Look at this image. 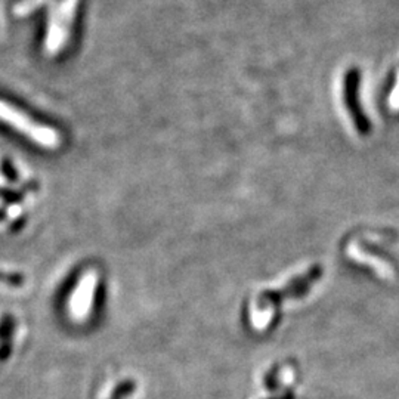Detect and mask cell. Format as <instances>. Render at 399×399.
Returning <instances> with one entry per match:
<instances>
[{
  "label": "cell",
  "mask_w": 399,
  "mask_h": 399,
  "mask_svg": "<svg viewBox=\"0 0 399 399\" xmlns=\"http://www.w3.org/2000/svg\"><path fill=\"white\" fill-rule=\"evenodd\" d=\"M357 89H358V73L357 71H350L346 77V83H345V97H346V107L349 109V113L352 114L358 129L361 132L367 131L369 124H365V119L361 114V109L358 107L357 102Z\"/></svg>",
  "instance_id": "cell-3"
},
{
  "label": "cell",
  "mask_w": 399,
  "mask_h": 399,
  "mask_svg": "<svg viewBox=\"0 0 399 399\" xmlns=\"http://www.w3.org/2000/svg\"><path fill=\"white\" fill-rule=\"evenodd\" d=\"M98 282L100 277L92 269L80 277L78 282L74 287L73 294L67 302V311L73 321L85 323L92 316L95 299H97L98 292Z\"/></svg>",
  "instance_id": "cell-2"
},
{
  "label": "cell",
  "mask_w": 399,
  "mask_h": 399,
  "mask_svg": "<svg viewBox=\"0 0 399 399\" xmlns=\"http://www.w3.org/2000/svg\"><path fill=\"white\" fill-rule=\"evenodd\" d=\"M0 123L23 135L27 141L43 150H58L62 143L61 133L51 126H46L27 116L24 111L0 100Z\"/></svg>",
  "instance_id": "cell-1"
},
{
  "label": "cell",
  "mask_w": 399,
  "mask_h": 399,
  "mask_svg": "<svg viewBox=\"0 0 399 399\" xmlns=\"http://www.w3.org/2000/svg\"><path fill=\"white\" fill-rule=\"evenodd\" d=\"M389 105L393 109H399V73H398V80H396V83H395L393 92H392L391 98H389Z\"/></svg>",
  "instance_id": "cell-4"
}]
</instances>
